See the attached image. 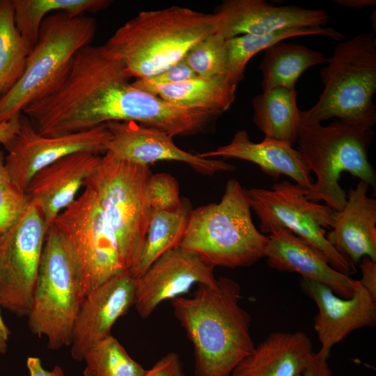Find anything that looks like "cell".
<instances>
[{
	"mask_svg": "<svg viewBox=\"0 0 376 376\" xmlns=\"http://www.w3.org/2000/svg\"><path fill=\"white\" fill-rule=\"evenodd\" d=\"M371 136V131L338 120L325 126H301L297 150L316 177L306 197L313 202L322 201L334 211L341 210L347 201V194L339 184L343 172L375 187V171L368 157Z\"/></svg>",
	"mask_w": 376,
	"mask_h": 376,
	"instance_id": "8992f818",
	"label": "cell"
},
{
	"mask_svg": "<svg viewBox=\"0 0 376 376\" xmlns=\"http://www.w3.org/2000/svg\"><path fill=\"white\" fill-rule=\"evenodd\" d=\"M212 15L214 33L226 39L289 29L324 27L329 18L321 9L276 6L263 0H226Z\"/></svg>",
	"mask_w": 376,
	"mask_h": 376,
	"instance_id": "5bb4252c",
	"label": "cell"
},
{
	"mask_svg": "<svg viewBox=\"0 0 376 376\" xmlns=\"http://www.w3.org/2000/svg\"><path fill=\"white\" fill-rule=\"evenodd\" d=\"M196 76L184 58L156 76L139 79L148 84L166 85L182 82Z\"/></svg>",
	"mask_w": 376,
	"mask_h": 376,
	"instance_id": "836d02e7",
	"label": "cell"
},
{
	"mask_svg": "<svg viewBox=\"0 0 376 376\" xmlns=\"http://www.w3.org/2000/svg\"><path fill=\"white\" fill-rule=\"evenodd\" d=\"M303 36H322L337 41L344 38L341 33L331 27L289 29L262 36L242 35L228 38L226 39L227 77L238 84L253 56L277 42Z\"/></svg>",
	"mask_w": 376,
	"mask_h": 376,
	"instance_id": "4316f807",
	"label": "cell"
},
{
	"mask_svg": "<svg viewBox=\"0 0 376 376\" xmlns=\"http://www.w3.org/2000/svg\"><path fill=\"white\" fill-rule=\"evenodd\" d=\"M96 29V22L91 17H72L63 12L47 15L22 76L0 95V124L55 90L67 76L77 53L91 45Z\"/></svg>",
	"mask_w": 376,
	"mask_h": 376,
	"instance_id": "5b68a950",
	"label": "cell"
},
{
	"mask_svg": "<svg viewBox=\"0 0 376 376\" xmlns=\"http://www.w3.org/2000/svg\"><path fill=\"white\" fill-rule=\"evenodd\" d=\"M315 354L304 332H273L228 376H302Z\"/></svg>",
	"mask_w": 376,
	"mask_h": 376,
	"instance_id": "7402d4cb",
	"label": "cell"
},
{
	"mask_svg": "<svg viewBox=\"0 0 376 376\" xmlns=\"http://www.w3.org/2000/svg\"><path fill=\"white\" fill-rule=\"evenodd\" d=\"M143 376H185V375L179 356L171 352L162 357L151 368L146 370Z\"/></svg>",
	"mask_w": 376,
	"mask_h": 376,
	"instance_id": "e575fe53",
	"label": "cell"
},
{
	"mask_svg": "<svg viewBox=\"0 0 376 376\" xmlns=\"http://www.w3.org/2000/svg\"><path fill=\"white\" fill-rule=\"evenodd\" d=\"M84 188L52 224L70 247L85 299L97 287L126 270L95 194Z\"/></svg>",
	"mask_w": 376,
	"mask_h": 376,
	"instance_id": "30bf717a",
	"label": "cell"
},
{
	"mask_svg": "<svg viewBox=\"0 0 376 376\" xmlns=\"http://www.w3.org/2000/svg\"><path fill=\"white\" fill-rule=\"evenodd\" d=\"M214 268L193 251L180 246L170 249L135 279L136 312L147 318L159 304L182 297L194 285L214 283Z\"/></svg>",
	"mask_w": 376,
	"mask_h": 376,
	"instance_id": "4fadbf2b",
	"label": "cell"
},
{
	"mask_svg": "<svg viewBox=\"0 0 376 376\" xmlns=\"http://www.w3.org/2000/svg\"><path fill=\"white\" fill-rule=\"evenodd\" d=\"M362 274L360 284L373 296L376 297V262L365 256L360 260Z\"/></svg>",
	"mask_w": 376,
	"mask_h": 376,
	"instance_id": "d590c367",
	"label": "cell"
},
{
	"mask_svg": "<svg viewBox=\"0 0 376 376\" xmlns=\"http://www.w3.org/2000/svg\"><path fill=\"white\" fill-rule=\"evenodd\" d=\"M101 155L86 151L72 153L42 169L31 178L25 192L41 212L47 230L76 199Z\"/></svg>",
	"mask_w": 376,
	"mask_h": 376,
	"instance_id": "d6986e66",
	"label": "cell"
},
{
	"mask_svg": "<svg viewBox=\"0 0 376 376\" xmlns=\"http://www.w3.org/2000/svg\"><path fill=\"white\" fill-rule=\"evenodd\" d=\"M213 33L212 14L172 6L139 13L118 29L105 45L133 78L148 79L184 59Z\"/></svg>",
	"mask_w": 376,
	"mask_h": 376,
	"instance_id": "7a4b0ae2",
	"label": "cell"
},
{
	"mask_svg": "<svg viewBox=\"0 0 376 376\" xmlns=\"http://www.w3.org/2000/svg\"><path fill=\"white\" fill-rule=\"evenodd\" d=\"M328 58L322 53L298 44L281 41L265 50L260 64L263 74L262 89L295 88L301 74L311 67L326 63Z\"/></svg>",
	"mask_w": 376,
	"mask_h": 376,
	"instance_id": "484cf974",
	"label": "cell"
},
{
	"mask_svg": "<svg viewBox=\"0 0 376 376\" xmlns=\"http://www.w3.org/2000/svg\"><path fill=\"white\" fill-rule=\"evenodd\" d=\"M31 202L28 194L11 182L0 186V235L16 223Z\"/></svg>",
	"mask_w": 376,
	"mask_h": 376,
	"instance_id": "d6a6232c",
	"label": "cell"
},
{
	"mask_svg": "<svg viewBox=\"0 0 376 376\" xmlns=\"http://www.w3.org/2000/svg\"><path fill=\"white\" fill-rule=\"evenodd\" d=\"M31 51L16 26L12 0H0V95L22 76Z\"/></svg>",
	"mask_w": 376,
	"mask_h": 376,
	"instance_id": "f1b7e54d",
	"label": "cell"
},
{
	"mask_svg": "<svg viewBox=\"0 0 376 376\" xmlns=\"http://www.w3.org/2000/svg\"><path fill=\"white\" fill-rule=\"evenodd\" d=\"M105 125L111 134L106 152L118 159L146 166L159 161L180 162L210 176L235 169L224 160L202 158L180 149L173 137L162 131L134 121H109Z\"/></svg>",
	"mask_w": 376,
	"mask_h": 376,
	"instance_id": "9a60e30c",
	"label": "cell"
},
{
	"mask_svg": "<svg viewBox=\"0 0 376 376\" xmlns=\"http://www.w3.org/2000/svg\"><path fill=\"white\" fill-rule=\"evenodd\" d=\"M335 2L343 7L353 9H363L376 5L375 0H335Z\"/></svg>",
	"mask_w": 376,
	"mask_h": 376,
	"instance_id": "f35d334b",
	"label": "cell"
},
{
	"mask_svg": "<svg viewBox=\"0 0 376 376\" xmlns=\"http://www.w3.org/2000/svg\"><path fill=\"white\" fill-rule=\"evenodd\" d=\"M320 70L324 90L308 110L301 111V126L336 118L361 130L376 123L373 97L376 92V38L361 33L338 42Z\"/></svg>",
	"mask_w": 376,
	"mask_h": 376,
	"instance_id": "3957f363",
	"label": "cell"
},
{
	"mask_svg": "<svg viewBox=\"0 0 376 376\" xmlns=\"http://www.w3.org/2000/svg\"><path fill=\"white\" fill-rule=\"evenodd\" d=\"M26 364L29 376H65L60 366H56L51 370L45 369L41 360L37 357H29Z\"/></svg>",
	"mask_w": 376,
	"mask_h": 376,
	"instance_id": "74e56055",
	"label": "cell"
},
{
	"mask_svg": "<svg viewBox=\"0 0 376 376\" xmlns=\"http://www.w3.org/2000/svg\"><path fill=\"white\" fill-rule=\"evenodd\" d=\"M295 88L277 87L263 91L252 100L253 122L265 137L296 142L301 127Z\"/></svg>",
	"mask_w": 376,
	"mask_h": 376,
	"instance_id": "cb8c5ba5",
	"label": "cell"
},
{
	"mask_svg": "<svg viewBox=\"0 0 376 376\" xmlns=\"http://www.w3.org/2000/svg\"><path fill=\"white\" fill-rule=\"evenodd\" d=\"M139 89L157 95L176 106L205 109L219 116L226 111L235 99L237 84L227 77L203 78L196 76L174 84L153 85L135 79Z\"/></svg>",
	"mask_w": 376,
	"mask_h": 376,
	"instance_id": "603a6c76",
	"label": "cell"
},
{
	"mask_svg": "<svg viewBox=\"0 0 376 376\" xmlns=\"http://www.w3.org/2000/svg\"><path fill=\"white\" fill-rule=\"evenodd\" d=\"M246 191L262 233L288 229L320 251L337 271L348 276L356 271L326 239L323 228H331L334 221L335 211L329 206L309 201L304 189L288 180Z\"/></svg>",
	"mask_w": 376,
	"mask_h": 376,
	"instance_id": "9c48e42d",
	"label": "cell"
},
{
	"mask_svg": "<svg viewBox=\"0 0 376 376\" xmlns=\"http://www.w3.org/2000/svg\"><path fill=\"white\" fill-rule=\"evenodd\" d=\"M328 357L318 352L302 376H334L327 362Z\"/></svg>",
	"mask_w": 376,
	"mask_h": 376,
	"instance_id": "8d00e7d4",
	"label": "cell"
},
{
	"mask_svg": "<svg viewBox=\"0 0 376 376\" xmlns=\"http://www.w3.org/2000/svg\"><path fill=\"white\" fill-rule=\"evenodd\" d=\"M8 182H10V179L6 167V157L0 150V186Z\"/></svg>",
	"mask_w": 376,
	"mask_h": 376,
	"instance_id": "60d3db41",
	"label": "cell"
},
{
	"mask_svg": "<svg viewBox=\"0 0 376 376\" xmlns=\"http://www.w3.org/2000/svg\"><path fill=\"white\" fill-rule=\"evenodd\" d=\"M251 210L246 189L229 180L219 203L191 210L179 246L214 267L253 265L264 258L268 238L254 226Z\"/></svg>",
	"mask_w": 376,
	"mask_h": 376,
	"instance_id": "277c9868",
	"label": "cell"
},
{
	"mask_svg": "<svg viewBox=\"0 0 376 376\" xmlns=\"http://www.w3.org/2000/svg\"><path fill=\"white\" fill-rule=\"evenodd\" d=\"M267 238L264 257L271 268L297 273L303 279L329 287L342 298H350L359 285V280L335 269L320 251L289 230H276Z\"/></svg>",
	"mask_w": 376,
	"mask_h": 376,
	"instance_id": "ac0fdd59",
	"label": "cell"
},
{
	"mask_svg": "<svg viewBox=\"0 0 376 376\" xmlns=\"http://www.w3.org/2000/svg\"><path fill=\"white\" fill-rule=\"evenodd\" d=\"M151 174L149 166L118 159L106 152L84 185L95 194L128 272L138 257L149 222L146 187Z\"/></svg>",
	"mask_w": 376,
	"mask_h": 376,
	"instance_id": "ba28073f",
	"label": "cell"
},
{
	"mask_svg": "<svg viewBox=\"0 0 376 376\" xmlns=\"http://www.w3.org/2000/svg\"><path fill=\"white\" fill-rule=\"evenodd\" d=\"M84 300L77 265L68 242L53 225L48 228L32 297L28 325L47 347L70 346L72 330Z\"/></svg>",
	"mask_w": 376,
	"mask_h": 376,
	"instance_id": "52a82bcc",
	"label": "cell"
},
{
	"mask_svg": "<svg viewBox=\"0 0 376 376\" xmlns=\"http://www.w3.org/2000/svg\"><path fill=\"white\" fill-rule=\"evenodd\" d=\"M111 139L105 124L58 136H42L22 113L16 134L5 146L8 152L6 167L10 182L25 191L31 178L42 169L77 152L103 155Z\"/></svg>",
	"mask_w": 376,
	"mask_h": 376,
	"instance_id": "7c38bea8",
	"label": "cell"
},
{
	"mask_svg": "<svg viewBox=\"0 0 376 376\" xmlns=\"http://www.w3.org/2000/svg\"><path fill=\"white\" fill-rule=\"evenodd\" d=\"M300 286L318 309L313 326L321 345L318 352L326 357L352 331L375 325L376 297L361 284L348 299L318 282L301 279Z\"/></svg>",
	"mask_w": 376,
	"mask_h": 376,
	"instance_id": "e0dca14e",
	"label": "cell"
},
{
	"mask_svg": "<svg viewBox=\"0 0 376 376\" xmlns=\"http://www.w3.org/2000/svg\"><path fill=\"white\" fill-rule=\"evenodd\" d=\"M15 21L22 36L32 49L36 44L41 24L49 14L63 12L72 17L83 16L107 8L108 0H12Z\"/></svg>",
	"mask_w": 376,
	"mask_h": 376,
	"instance_id": "83f0119b",
	"label": "cell"
},
{
	"mask_svg": "<svg viewBox=\"0 0 376 376\" xmlns=\"http://www.w3.org/2000/svg\"><path fill=\"white\" fill-rule=\"evenodd\" d=\"M198 155L202 158L221 157L252 162L274 178L281 175L290 177L307 193L314 182L311 171L297 149L287 143L267 137L260 142H253L245 130L237 131L228 144Z\"/></svg>",
	"mask_w": 376,
	"mask_h": 376,
	"instance_id": "44dd1931",
	"label": "cell"
},
{
	"mask_svg": "<svg viewBox=\"0 0 376 376\" xmlns=\"http://www.w3.org/2000/svg\"><path fill=\"white\" fill-rule=\"evenodd\" d=\"M146 191L151 210L175 211L182 205L178 182L175 177L169 173L151 174Z\"/></svg>",
	"mask_w": 376,
	"mask_h": 376,
	"instance_id": "1f68e13d",
	"label": "cell"
},
{
	"mask_svg": "<svg viewBox=\"0 0 376 376\" xmlns=\"http://www.w3.org/2000/svg\"><path fill=\"white\" fill-rule=\"evenodd\" d=\"M369 185L359 180L350 188L343 208L335 211L326 239L352 267L365 256L376 262V200L367 195Z\"/></svg>",
	"mask_w": 376,
	"mask_h": 376,
	"instance_id": "ffe728a7",
	"label": "cell"
},
{
	"mask_svg": "<svg viewBox=\"0 0 376 376\" xmlns=\"http://www.w3.org/2000/svg\"><path fill=\"white\" fill-rule=\"evenodd\" d=\"M83 361L84 376H143L146 371L111 334L91 347Z\"/></svg>",
	"mask_w": 376,
	"mask_h": 376,
	"instance_id": "f546056e",
	"label": "cell"
},
{
	"mask_svg": "<svg viewBox=\"0 0 376 376\" xmlns=\"http://www.w3.org/2000/svg\"><path fill=\"white\" fill-rule=\"evenodd\" d=\"M191 211L187 201H182L180 207L175 211L151 210L141 250L129 270L134 279L140 277L162 254L179 246Z\"/></svg>",
	"mask_w": 376,
	"mask_h": 376,
	"instance_id": "d4e9b609",
	"label": "cell"
},
{
	"mask_svg": "<svg viewBox=\"0 0 376 376\" xmlns=\"http://www.w3.org/2000/svg\"><path fill=\"white\" fill-rule=\"evenodd\" d=\"M136 279L128 271L118 274L90 292L84 299L75 322L71 356L83 361L85 354L111 335L118 318L134 306Z\"/></svg>",
	"mask_w": 376,
	"mask_h": 376,
	"instance_id": "2e32d148",
	"label": "cell"
},
{
	"mask_svg": "<svg viewBox=\"0 0 376 376\" xmlns=\"http://www.w3.org/2000/svg\"><path fill=\"white\" fill-rule=\"evenodd\" d=\"M47 232L42 214L31 201L0 235V304L18 317L29 313Z\"/></svg>",
	"mask_w": 376,
	"mask_h": 376,
	"instance_id": "8fae6325",
	"label": "cell"
},
{
	"mask_svg": "<svg viewBox=\"0 0 376 376\" xmlns=\"http://www.w3.org/2000/svg\"><path fill=\"white\" fill-rule=\"evenodd\" d=\"M0 307H1L0 304ZM10 335L8 327L6 325L0 311V354H4L7 352L8 341Z\"/></svg>",
	"mask_w": 376,
	"mask_h": 376,
	"instance_id": "ab89813d",
	"label": "cell"
},
{
	"mask_svg": "<svg viewBox=\"0 0 376 376\" xmlns=\"http://www.w3.org/2000/svg\"><path fill=\"white\" fill-rule=\"evenodd\" d=\"M240 298V284L220 276L212 284H198L191 297L171 300L193 345L195 376H228L254 349L251 317Z\"/></svg>",
	"mask_w": 376,
	"mask_h": 376,
	"instance_id": "6da1fadb",
	"label": "cell"
},
{
	"mask_svg": "<svg viewBox=\"0 0 376 376\" xmlns=\"http://www.w3.org/2000/svg\"><path fill=\"white\" fill-rule=\"evenodd\" d=\"M185 60L196 76L207 79L227 77L226 38L211 33L194 47Z\"/></svg>",
	"mask_w": 376,
	"mask_h": 376,
	"instance_id": "4dcf8cb0",
	"label": "cell"
}]
</instances>
